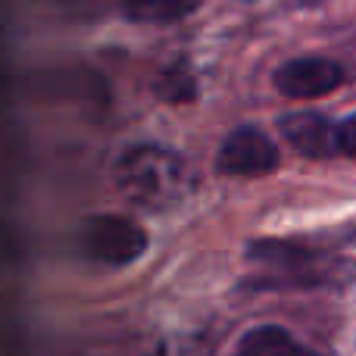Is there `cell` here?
I'll list each match as a JSON object with an SVG mask.
<instances>
[{
  "label": "cell",
  "instance_id": "1",
  "mask_svg": "<svg viewBox=\"0 0 356 356\" xmlns=\"http://www.w3.org/2000/svg\"><path fill=\"white\" fill-rule=\"evenodd\" d=\"M113 178L125 200L144 209H166L184 194L188 166L175 150L156 147V144H138L116 160Z\"/></svg>",
  "mask_w": 356,
  "mask_h": 356
},
{
  "label": "cell",
  "instance_id": "2",
  "mask_svg": "<svg viewBox=\"0 0 356 356\" xmlns=\"http://www.w3.org/2000/svg\"><path fill=\"white\" fill-rule=\"evenodd\" d=\"M250 259L259 266L257 288H316L334 282V263L291 241H253Z\"/></svg>",
  "mask_w": 356,
  "mask_h": 356
},
{
  "label": "cell",
  "instance_id": "3",
  "mask_svg": "<svg viewBox=\"0 0 356 356\" xmlns=\"http://www.w3.org/2000/svg\"><path fill=\"white\" fill-rule=\"evenodd\" d=\"M79 244L88 259L119 269V266H129L144 257L147 234H144V228L138 222L125 219V216L104 213L85 219V225L79 232Z\"/></svg>",
  "mask_w": 356,
  "mask_h": 356
},
{
  "label": "cell",
  "instance_id": "4",
  "mask_svg": "<svg viewBox=\"0 0 356 356\" xmlns=\"http://www.w3.org/2000/svg\"><path fill=\"white\" fill-rule=\"evenodd\" d=\"M278 166V147L263 135L259 129L232 131L222 144L219 156H216V172L228 178H253V175H269Z\"/></svg>",
  "mask_w": 356,
  "mask_h": 356
},
{
  "label": "cell",
  "instance_id": "5",
  "mask_svg": "<svg viewBox=\"0 0 356 356\" xmlns=\"http://www.w3.org/2000/svg\"><path fill=\"white\" fill-rule=\"evenodd\" d=\"M344 81V69L325 56H300L284 63L275 72V88L291 100H313L325 97Z\"/></svg>",
  "mask_w": 356,
  "mask_h": 356
},
{
  "label": "cell",
  "instance_id": "6",
  "mask_svg": "<svg viewBox=\"0 0 356 356\" xmlns=\"http://www.w3.org/2000/svg\"><path fill=\"white\" fill-rule=\"evenodd\" d=\"M278 129H282L284 141L291 144L294 150H300L303 156H334L341 154L338 150V125H332L325 116L319 113H288V116L278 119Z\"/></svg>",
  "mask_w": 356,
  "mask_h": 356
},
{
  "label": "cell",
  "instance_id": "7",
  "mask_svg": "<svg viewBox=\"0 0 356 356\" xmlns=\"http://www.w3.org/2000/svg\"><path fill=\"white\" fill-rule=\"evenodd\" d=\"M234 356H316V353L309 347H303L297 338H291L284 328L263 325L241 338Z\"/></svg>",
  "mask_w": 356,
  "mask_h": 356
},
{
  "label": "cell",
  "instance_id": "8",
  "mask_svg": "<svg viewBox=\"0 0 356 356\" xmlns=\"http://www.w3.org/2000/svg\"><path fill=\"white\" fill-rule=\"evenodd\" d=\"M197 10V0H125V19L141 25H169L191 16Z\"/></svg>",
  "mask_w": 356,
  "mask_h": 356
},
{
  "label": "cell",
  "instance_id": "9",
  "mask_svg": "<svg viewBox=\"0 0 356 356\" xmlns=\"http://www.w3.org/2000/svg\"><path fill=\"white\" fill-rule=\"evenodd\" d=\"M156 94L163 100H172V104H181V100H191L194 97V79L184 66H172L160 75L156 81Z\"/></svg>",
  "mask_w": 356,
  "mask_h": 356
},
{
  "label": "cell",
  "instance_id": "10",
  "mask_svg": "<svg viewBox=\"0 0 356 356\" xmlns=\"http://www.w3.org/2000/svg\"><path fill=\"white\" fill-rule=\"evenodd\" d=\"M338 150L341 154L356 156V113L338 125Z\"/></svg>",
  "mask_w": 356,
  "mask_h": 356
}]
</instances>
